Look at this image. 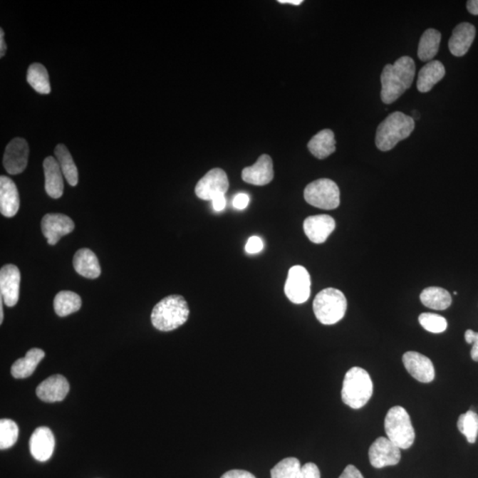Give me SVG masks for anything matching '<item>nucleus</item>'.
Returning <instances> with one entry per match:
<instances>
[{"instance_id": "obj_1", "label": "nucleus", "mask_w": 478, "mask_h": 478, "mask_svg": "<svg viewBox=\"0 0 478 478\" xmlns=\"http://www.w3.org/2000/svg\"><path fill=\"white\" fill-rule=\"evenodd\" d=\"M415 76V63L410 56L400 57L386 65L381 74V100L386 105L396 101L410 88Z\"/></svg>"}, {"instance_id": "obj_2", "label": "nucleus", "mask_w": 478, "mask_h": 478, "mask_svg": "<svg viewBox=\"0 0 478 478\" xmlns=\"http://www.w3.org/2000/svg\"><path fill=\"white\" fill-rule=\"evenodd\" d=\"M189 315V306L185 298L181 295H170L153 308L151 320L157 330L171 331L184 326Z\"/></svg>"}, {"instance_id": "obj_3", "label": "nucleus", "mask_w": 478, "mask_h": 478, "mask_svg": "<svg viewBox=\"0 0 478 478\" xmlns=\"http://www.w3.org/2000/svg\"><path fill=\"white\" fill-rule=\"evenodd\" d=\"M415 120L401 112H394L379 124L375 134V145L382 152L396 147L406 140L415 130Z\"/></svg>"}, {"instance_id": "obj_4", "label": "nucleus", "mask_w": 478, "mask_h": 478, "mask_svg": "<svg viewBox=\"0 0 478 478\" xmlns=\"http://www.w3.org/2000/svg\"><path fill=\"white\" fill-rule=\"evenodd\" d=\"M373 395V382L363 368L353 367L346 372L341 392L342 400L353 410L365 406Z\"/></svg>"}, {"instance_id": "obj_5", "label": "nucleus", "mask_w": 478, "mask_h": 478, "mask_svg": "<svg viewBox=\"0 0 478 478\" xmlns=\"http://www.w3.org/2000/svg\"><path fill=\"white\" fill-rule=\"evenodd\" d=\"M317 320L324 326H332L344 318L348 301L341 291L327 288L316 295L313 303Z\"/></svg>"}, {"instance_id": "obj_6", "label": "nucleus", "mask_w": 478, "mask_h": 478, "mask_svg": "<svg viewBox=\"0 0 478 478\" xmlns=\"http://www.w3.org/2000/svg\"><path fill=\"white\" fill-rule=\"evenodd\" d=\"M385 429L388 439L400 449L413 446L415 432L410 415L404 407L390 408L385 419Z\"/></svg>"}, {"instance_id": "obj_7", "label": "nucleus", "mask_w": 478, "mask_h": 478, "mask_svg": "<svg viewBox=\"0 0 478 478\" xmlns=\"http://www.w3.org/2000/svg\"><path fill=\"white\" fill-rule=\"evenodd\" d=\"M306 202L321 209H337L341 204V192L335 182L331 180H318L306 186L304 191Z\"/></svg>"}, {"instance_id": "obj_8", "label": "nucleus", "mask_w": 478, "mask_h": 478, "mask_svg": "<svg viewBox=\"0 0 478 478\" xmlns=\"http://www.w3.org/2000/svg\"><path fill=\"white\" fill-rule=\"evenodd\" d=\"M284 293L291 302L302 304L311 294V277L302 266H293L288 272Z\"/></svg>"}, {"instance_id": "obj_9", "label": "nucleus", "mask_w": 478, "mask_h": 478, "mask_svg": "<svg viewBox=\"0 0 478 478\" xmlns=\"http://www.w3.org/2000/svg\"><path fill=\"white\" fill-rule=\"evenodd\" d=\"M229 189L227 175L221 169L207 172L197 184L196 195L203 200H213L218 196L225 195Z\"/></svg>"}, {"instance_id": "obj_10", "label": "nucleus", "mask_w": 478, "mask_h": 478, "mask_svg": "<svg viewBox=\"0 0 478 478\" xmlns=\"http://www.w3.org/2000/svg\"><path fill=\"white\" fill-rule=\"evenodd\" d=\"M368 457L371 465L375 469L397 465L401 458L400 448L388 437H380L371 445Z\"/></svg>"}, {"instance_id": "obj_11", "label": "nucleus", "mask_w": 478, "mask_h": 478, "mask_svg": "<svg viewBox=\"0 0 478 478\" xmlns=\"http://www.w3.org/2000/svg\"><path fill=\"white\" fill-rule=\"evenodd\" d=\"M30 148L24 138L16 137L10 142L4 155L3 164L10 175L23 173L28 165Z\"/></svg>"}, {"instance_id": "obj_12", "label": "nucleus", "mask_w": 478, "mask_h": 478, "mask_svg": "<svg viewBox=\"0 0 478 478\" xmlns=\"http://www.w3.org/2000/svg\"><path fill=\"white\" fill-rule=\"evenodd\" d=\"M41 229L43 236L51 246H56L62 237L75 229L74 222L63 214H47L43 217Z\"/></svg>"}, {"instance_id": "obj_13", "label": "nucleus", "mask_w": 478, "mask_h": 478, "mask_svg": "<svg viewBox=\"0 0 478 478\" xmlns=\"http://www.w3.org/2000/svg\"><path fill=\"white\" fill-rule=\"evenodd\" d=\"M21 273L16 265L7 264L0 270V294L7 306H14L19 301Z\"/></svg>"}, {"instance_id": "obj_14", "label": "nucleus", "mask_w": 478, "mask_h": 478, "mask_svg": "<svg viewBox=\"0 0 478 478\" xmlns=\"http://www.w3.org/2000/svg\"><path fill=\"white\" fill-rule=\"evenodd\" d=\"M403 364L408 373L421 383H430L435 378V368L428 357L417 352H407L403 355Z\"/></svg>"}, {"instance_id": "obj_15", "label": "nucleus", "mask_w": 478, "mask_h": 478, "mask_svg": "<svg viewBox=\"0 0 478 478\" xmlns=\"http://www.w3.org/2000/svg\"><path fill=\"white\" fill-rule=\"evenodd\" d=\"M305 234L311 242L323 244L336 228V222L328 214L313 215L306 219L304 224Z\"/></svg>"}, {"instance_id": "obj_16", "label": "nucleus", "mask_w": 478, "mask_h": 478, "mask_svg": "<svg viewBox=\"0 0 478 478\" xmlns=\"http://www.w3.org/2000/svg\"><path fill=\"white\" fill-rule=\"evenodd\" d=\"M54 447H56V440L48 427H39L33 432L30 440V449L31 455L36 461L46 462L52 457Z\"/></svg>"}, {"instance_id": "obj_17", "label": "nucleus", "mask_w": 478, "mask_h": 478, "mask_svg": "<svg viewBox=\"0 0 478 478\" xmlns=\"http://www.w3.org/2000/svg\"><path fill=\"white\" fill-rule=\"evenodd\" d=\"M69 392V384L63 375H53L43 381L36 388V395L45 402H60Z\"/></svg>"}, {"instance_id": "obj_18", "label": "nucleus", "mask_w": 478, "mask_h": 478, "mask_svg": "<svg viewBox=\"0 0 478 478\" xmlns=\"http://www.w3.org/2000/svg\"><path fill=\"white\" fill-rule=\"evenodd\" d=\"M274 178L273 162L270 156L264 155L257 162L251 167H244L242 180L247 184L264 186L269 184Z\"/></svg>"}, {"instance_id": "obj_19", "label": "nucleus", "mask_w": 478, "mask_h": 478, "mask_svg": "<svg viewBox=\"0 0 478 478\" xmlns=\"http://www.w3.org/2000/svg\"><path fill=\"white\" fill-rule=\"evenodd\" d=\"M476 36V28L474 25L463 23L455 27L448 46L452 56L462 57L465 56L472 46Z\"/></svg>"}, {"instance_id": "obj_20", "label": "nucleus", "mask_w": 478, "mask_h": 478, "mask_svg": "<svg viewBox=\"0 0 478 478\" xmlns=\"http://www.w3.org/2000/svg\"><path fill=\"white\" fill-rule=\"evenodd\" d=\"M20 209L16 185L6 176L0 177V212L6 217H14Z\"/></svg>"}, {"instance_id": "obj_21", "label": "nucleus", "mask_w": 478, "mask_h": 478, "mask_svg": "<svg viewBox=\"0 0 478 478\" xmlns=\"http://www.w3.org/2000/svg\"><path fill=\"white\" fill-rule=\"evenodd\" d=\"M43 171H45V189L47 194L53 199L61 198L64 192V176L57 159L52 156L47 157L43 162Z\"/></svg>"}, {"instance_id": "obj_22", "label": "nucleus", "mask_w": 478, "mask_h": 478, "mask_svg": "<svg viewBox=\"0 0 478 478\" xmlns=\"http://www.w3.org/2000/svg\"><path fill=\"white\" fill-rule=\"evenodd\" d=\"M73 265L80 276L89 279H96L101 274L100 262L96 254L88 248H82L76 251Z\"/></svg>"}, {"instance_id": "obj_23", "label": "nucleus", "mask_w": 478, "mask_h": 478, "mask_svg": "<svg viewBox=\"0 0 478 478\" xmlns=\"http://www.w3.org/2000/svg\"><path fill=\"white\" fill-rule=\"evenodd\" d=\"M446 75V68L440 61H432L422 67L418 74L417 87L420 93H428Z\"/></svg>"}, {"instance_id": "obj_24", "label": "nucleus", "mask_w": 478, "mask_h": 478, "mask_svg": "<svg viewBox=\"0 0 478 478\" xmlns=\"http://www.w3.org/2000/svg\"><path fill=\"white\" fill-rule=\"evenodd\" d=\"M45 355L46 353L42 349H31L24 358L17 360L13 364L12 368H11V374L13 375L14 378L18 379L31 377Z\"/></svg>"}, {"instance_id": "obj_25", "label": "nucleus", "mask_w": 478, "mask_h": 478, "mask_svg": "<svg viewBox=\"0 0 478 478\" xmlns=\"http://www.w3.org/2000/svg\"><path fill=\"white\" fill-rule=\"evenodd\" d=\"M310 152L317 159L323 160L336 151V140L333 131L323 130L317 133L308 145Z\"/></svg>"}, {"instance_id": "obj_26", "label": "nucleus", "mask_w": 478, "mask_h": 478, "mask_svg": "<svg viewBox=\"0 0 478 478\" xmlns=\"http://www.w3.org/2000/svg\"><path fill=\"white\" fill-rule=\"evenodd\" d=\"M420 299L427 308L434 310L447 309L452 304L449 291L441 287H428L422 291Z\"/></svg>"}, {"instance_id": "obj_27", "label": "nucleus", "mask_w": 478, "mask_h": 478, "mask_svg": "<svg viewBox=\"0 0 478 478\" xmlns=\"http://www.w3.org/2000/svg\"><path fill=\"white\" fill-rule=\"evenodd\" d=\"M441 33L429 28L423 33L418 46V57L422 61H432L440 50Z\"/></svg>"}, {"instance_id": "obj_28", "label": "nucleus", "mask_w": 478, "mask_h": 478, "mask_svg": "<svg viewBox=\"0 0 478 478\" xmlns=\"http://www.w3.org/2000/svg\"><path fill=\"white\" fill-rule=\"evenodd\" d=\"M53 306L57 316L65 317L81 308L82 299L73 291H61L54 298Z\"/></svg>"}, {"instance_id": "obj_29", "label": "nucleus", "mask_w": 478, "mask_h": 478, "mask_svg": "<svg viewBox=\"0 0 478 478\" xmlns=\"http://www.w3.org/2000/svg\"><path fill=\"white\" fill-rule=\"evenodd\" d=\"M56 159L60 164L62 174L71 186L78 184V170L68 149L63 144L58 145L56 150Z\"/></svg>"}, {"instance_id": "obj_30", "label": "nucleus", "mask_w": 478, "mask_h": 478, "mask_svg": "<svg viewBox=\"0 0 478 478\" xmlns=\"http://www.w3.org/2000/svg\"><path fill=\"white\" fill-rule=\"evenodd\" d=\"M27 81L33 89L41 94L51 93L48 72L45 66L34 63L30 66L27 72Z\"/></svg>"}, {"instance_id": "obj_31", "label": "nucleus", "mask_w": 478, "mask_h": 478, "mask_svg": "<svg viewBox=\"0 0 478 478\" xmlns=\"http://www.w3.org/2000/svg\"><path fill=\"white\" fill-rule=\"evenodd\" d=\"M457 426L469 443L476 442L478 435V415L476 412L469 410L467 413L459 415Z\"/></svg>"}, {"instance_id": "obj_32", "label": "nucleus", "mask_w": 478, "mask_h": 478, "mask_svg": "<svg viewBox=\"0 0 478 478\" xmlns=\"http://www.w3.org/2000/svg\"><path fill=\"white\" fill-rule=\"evenodd\" d=\"M301 468L297 458H286L271 469V478H298Z\"/></svg>"}, {"instance_id": "obj_33", "label": "nucleus", "mask_w": 478, "mask_h": 478, "mask_svg": "<svg viewBox=\"0 0 478 478\" xmlns=\"http://www.w3.org/2000/svg\"><path fill=\"white\" fill-rule=\"evenodd\" d=\"M19 428L16 422L11 419H1L0 421V448L9 449L17 442Z\"/></svg>"}, {"instance_id": "obj_34", "label": "nucleus", "mask_w": 478, "mask_h": 478, "mask_svg": "<svg viewBox=\"0 0 478 478\" xmlns=\"http://www.w3.org/2000/svg\"><path fill=\"white\" fill-rule=\"evenodd\" d=\"M423 329L432 333H442L447 329V321L443 316L432 313H423L419 316Z\"/></svg>"}, {"instance_id": "obj_35", "label": "nucleus", "mask_w": 478, "mask_h": 478, "mask_svg": "<svg viewBox=\"0 0 478 478\" xmlns=\"http://www.w3.org/2000/svg\"><path fill=\"white\" fill-rule=\"evenodd\" d=\"M465 341L468 344H472V358L473 360L478 361V333L472 330H468L465 332Z\"/></svg>"}, {"instance_id": "obj_36", "label": "nucleus", "mask_w": 478, "mask_h": 478, "mask_svg": "<svg viewBox=\"0 0 478 478\" xmlns=\"http://www.w3.org/2000/svg\"><path fill=\"white\" fill-rule=\"evenodd\" d=\"M298 478H321V473L315 463L308 462L302 466Z\"/></svg>"}, {"instance_id": "obj_37", "label": "nucleus", "mask_w": 478, "mask_h": 478, "mask_svg": "<svg viewBox=\"0 0 478 478\" xmlns=\"http://www.w3.org/2000/svg\"><path fill=\"white\" fill-rule=\"evenodd\" d=\"M262 249H264V243H262L260 238H258V237H251V238L248 239L246 244V251L248 254H258Z\"/></svg>"}, {"instance_id": "obj_38", "label": "nucleus", "mask_w": 478, "mask_h": 478, "mask_svg": "<svg viewBox=\"0 0 478 478\" xmlns=\"http://www.w3.org/2000/svg\"><path fill=\"white\" fill-rule=\"evenodd\" d=\"M249 200L248 195L244 194V193H240V194L237 195L234 199H233V207L236 209L243 210L246 209L248 204H249Z\"/></svg>"}, {"instance_id": "obj_39", "label": "nucleus", "mask_w": 478, "mask_h": 478, "mask_svg": "<svg viewBox=\"0 0 478 478\" xmlns=\"http://www.w3.org/2000/svg\"><path fill=\"white\" fill-rule=\"evenodd\" d=\"M221 478H256L253 474L246 472V470L232 469L226 472Z\"/></svg>"}, {"instance_id": "obj_40", "label": "nucleus", "mask_w": 478, "mask_h": 478, "mask_svg": "<svg viewBox=\"0 0 478 478\" xmlns=\"http://www.w3.org/2000/svg\"><path fill=\"white\" fill-rule=\"evenodd\" d=\"M339 478H364L363 474L355 466L348 465Z\"/></svg>"}, {"instance_id": "obj_41", "label": "nucleus", "mask_w": 478, "mask_h": 478, "mask_svg": "<svg viewBox=\"0 0 478 478\" xmlns=\"http://www.w3.org/2000/svg\"><path fill=\"white\" fill-rule=\"evenodd\" d=\"M213 202V207L215 211H222L225 209L226 207V199L224 195H221L217 197V198L212 200Z\"/></svg>"}, {"instance_id": "obj_42", "label": "nucleus", "mask_w": 478, "mask_h": 478, "mask_svg": "<svg viewBox=\"0 0 478 478\" xmlns=\"http://www.w3.org/2000/svg\"><path fill=\"white\" fill-rule=\"evenodd\" d=\"M467 9L470 14L478 16V0H469L467 2Z\"/></svg>"}, {"instance_id": "obj_43", "label": "nucleus", "mask_w": 478, "mask_h": 478, "mask_svg": "<svg viewBox=\"0 0 478 478\" xmlns=\"http://www.w3.org/2000/svg\"><path fill=\"white\" fill-rule=\"evenodd\" d=\"M4 36H5V32H4L3 28H1V30H0V57L1 58L5 56L6 52V45Z\"/></svg>"}, {"instance_id": "obj_44", "label": "nucleus", "mask_w": 478, "mask_h": 478, "mask_svg": "<svg viewBox=\"0 0 478 478\" xmlns=\"http://www.w3.org/2000/svg\"><path fill=\"white\" fill-rule=\"evenodd\" d=\"M281 4H291V5L299 6L303 3V0H279Z\"/></svg>"}, {"instance_id": "obj_45", "label": "nucleus", "mask_w": 478, "mask_h": 478, "mask_svg": "<svg viewBox=\"0 0 478 478\" xmlns=\"http://www.w3.org/2000/svg\"><path fill=\"white\" fill-rule=\"evenodd\" d=\"M3 299L0 298V323L2 324L4 320Z\"/></svg>"}, {"instance_id": "obj_46", "label": "nucleus", "mask_w": 478, "mask_h": 478, "mask_svg": "<svg viewBox=\"0 0 478 478\" xmlns=\"http://www.w3.org/2000/svg\"><path fill=\"white\" fill-rule=\"evenodd\" d=\"M413 115H415L414 118H415V119H419V118H418V116H419L418 113H417V112L414 111V112H413Z\"/></svg>"}]
</instances>
